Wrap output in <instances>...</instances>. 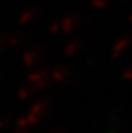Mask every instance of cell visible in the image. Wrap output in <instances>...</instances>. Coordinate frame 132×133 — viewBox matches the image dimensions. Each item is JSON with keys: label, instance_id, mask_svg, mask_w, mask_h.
Returning a JSON list of instances; mask_svg holds the SVG:
<instances>
[{"label": "cell", "instance_id": "1", "mask_svg": "<svg viewBox=\"0 0 132 133\" xmlns=\"http://www.w3.org/2000/svg\"><path fill=\"white\" fill-rule=\"evenodd\" d=\"M41 59H43V52L39 48H30L27 51H24L23 55H21V61L27 68H33V66L39 65L41 62Z\"/></svg>", "mask_w": 132, "mask_h": 133}, {"label": "cell", "instance_id": "2", "mask_svg": "<svg viewBox=\"0 0 132 133\" xmlns=\"http://www.w3.org/2000/svg\"><path fill=\"white\" fill-rule=\"evenodd\" d=\"M131 44H132V37L131 36H124V37H121V38H118L111 48V58H114V59L119 58V57L131 47Z\"/></svg>", "mask_w": 132, "mask_h": 133}, {"label": "cell", "instance_id": "3", "mask_svg": "<svg viewBox=\"0 0 132 133\" xmlns=\"http://www.w3.org/2000/svg\"><path fill=\"white\" fill-rule=\"evenodd\" d=\"M43 118H44V116H41V115L29 112L27 115L21 116V118L16 122V129H29V128H33V126L39 125V123L41 122Z\"/></svg>", "mask_w": 132, "mask_h": 133}, {"label": "cell", "instance_id": "4", "mask_svg": "<svg viewBox=\"0 0 132 133\" xmlns=\"http://www.w3.org/2000/svg\"><path fill=\"white\" fill-rule=\"evenodd\" d=\"M70 75H71V69L68 66L60 65L53 71H50V79H51V82H55V84H62L70 78Z\"/></svg>", "mask_w": 132, "mask_h": 133}, {"label": "cell", "instance_id": "5", "mask_svg": "<svg viewBox=\"0 0 132 133\" xmlns=\"http://www.w3.org/2000/svg\"><path fill=\"white\" fill-rule=\"evenodd\" d=\"M80 24V18L77 14H68L61 20V33L71 34Z\"/></svg>", "mask_w": 132, "mask_h": 133}, {"label": "cell", "instance_id": "6", "mask_svg": "<svg viewBox=\"0 0 132 133\" xmlns=\"http://www.w3.org/2000/svg\"><path fill=\"white\" fill-rule=\"evenodd\" d=\"M39 16V10L36 7H27L26 10H23L18 16V24L20 26H27V24L33 23Z\"/></svg>", "mask_w": 132, "mask_h": 133}, {"label": "cell", "instance_id": "7", "mask_svg": "<svg viewBox=\"0 0 132 133\" xmlns=\"http://www.w3.org/2000/svg\"><path fill=\"white\" fill-rule=\"evenodd\" d=\"M50 77V71L48 68H46V66H40V68L34 69V71H31L29 74V77H27V82L29 84H36V82L44 79V78H48Z\"/></svg>", "mask_w": 132, "mask_h": 133}, {"label": "cell", "instance_id": "8", "mask_svg": "<svg viewBox=\"0 0 132 133\" xmlns=\"http://www.w3.org/2000/svg\"><path fill=\"white\" fill-rule=\"evenodd\" d=\"M48 106H50L48 99H44V98H41V99H37L36 102L31 105L30 112L37 113V115H41V116H46V112H47V109H48Z\"/></svg>", "mask_w": 132, "mask_h": 133}, {"label": "cell", "instance_id": "9", "mask_svg": "<svg viewBox=\"0 0 132 133\" xmlns=\"http://www.w3.org/2000/svg\"><path fill=\"white\" fill-rule=\"evenodd\" d=\"M81 47H83V43H81L80 40L68 41V43L65 44V47H64V55L65 57H74L75 54L81 50Z\"/></svg>", "mask_w": 132, "mask_h": 133}, {"label": "cell", "instance_id": "10", "mask_svg": "<svg viewBox=\"0 0 132 133\" xmlns=\"http://www.w3.org/2000/svg\"><path fill=\"white\" fill-rule=\"evenodd\" d=\"M34 92H37V91L34 89V87L31 84L23 85V87H20L17 91V98H18V101H27L33 96Z\"/></svg>", "mask_w": 132, "mask_h": 133}, {"label": "cell", "instance_id": "11", "mask_svg": "<svg viewBox=\"0 0 132 133\" xmlns=\"http://www.w3.org/2000/svg\"><path fill=\"white\" fill-rule=\"evenodd\" d=\"M24 40L23 34H14V36H9L7 40V48H14V47L20 45Z\"/></svg>", "mask_w": 132, "mask_h": 133}, {"label": "cell", "instance_id": "12", "mask_svg": "<svg viewBox=\"0 0 132 133\" xmlns=\"http://www.w3.org/2000/svg\"><path fill=\"white\" fill-rule=\"evenodd\" d=\"M48 33L53 34V36L61 33V20H54V21H51V23H50V26H48Z\"/></svg>", "mask_w": 132, "mask_h": 133}, {"label": "cell", "instance_id": "13", "mask_svg": "<svg viewBox=\"0 0 132 133\" xmlns=\"http://www.w3.org/2000/svg\"><path fill=\"white\" fill-rule=\"evenodd\" d=\"M91 6L97 10H104L109 6V0H92L91 2Z\"/></svg>", "mask_w": 132, "mask_h": 133}, {"label": "cell", "instance_id": "14", "mask_svg": "<svg viewBox=\"0 0 132 133\" xmlns=\"http://www.w3.org/2000/svg\"><path fill=\"white\" fill-rule=\"evenodd\" d=\"M50 82H51V79H50V77H48V78H44V79L39 81V82H36V84H33V87H34V89H36L37 92H39V91L46 89V88L48 87Z\"/></svg>", "mask_w": 132, "mask_h": 133}, {"label": "cell", "instance_id": "15", "mask_svg": "<svg viewBox=\"0 0 132 133\" xmlns=\"http://www.w3.org/2000/svg\"><path fill=\"white\" fill-rule=\"evenodd\" d=\"M10 122H11L10 116H3V118H0V130H4L6 128H9Z\"/></svg>", "mask_w": 132, "mask_h": 133}, {"label": "cell", "instance_id": "16", "mask_svg": "<svg viewBox=\"0 0 132 133\" xmlns=\"http://www.w3.org/2000/svg\"><path fill=\"white\" fill-rule=\"evenodd\" d=\"M121 77H122V79H124V81H132V65L122 71Z\"/></svg>", "mask_w": 132, "mask_h": 133}, {"label": "cell", "instance_id": "17", "mask_svg": "<svg viewBox=\"0 0 132 133\" xmlns=\"http://www.w3.org/2000/svg\"><path fill=\"white\" fill-rule=\"evenodd\" d=\"M7 40H9V36L0 34V51H3V48L7 47Z\"/></svg>", "mask_w": 132, "mask_h": 133}, {"label": "cell", "instance_id": "18", "mask_svg": "<svg viewBox=\"0 0 132 133\" xmlns=\"http://www.w3.org/2000/svg\"><path fill=\"white\" fill-rule=\"evenodd\" d=\"M117 122H119V113H114L109 119V123H117Z\"/></svg>", "mask_w": 132, "mask_h": 133}, {"label": "cell", "instance_id": "19", "mask_svg": "<svg viewBox=\"0 0 132 133\" xmlns=\"http://www.w3.org/2000/svg\"><path fill=\"white\" fill-rule=\"evenodd\" d=\"M14 133H30V132H29V129H17V132H14Z\"/></svg>", "mask_w": 132, "mask_h": 133}, {"label": "cell", "instance_id": "20", "mask_svg": "<svg viewBox=\"0 0 132 133\" xmlns=\"http://www.w3.org/2000/svg\"><path fill=\"white\" fill-rule=\"evenodd\" d=\"M50 133H64V130L62 129H54V130H51Z\"/></svg>", "mask_w": 132, "mask_h": 133}, {"label": "cell", "instance_id": "21", "mask_svg": "<svg viewBox=\"0 0 132 133\" xmlns=\"http://www.w3.org/2000/svg\"><path fill=\"white\" fill-rule=\"evenodd\" d=\"M128 23H131V24H132V14L129 16V17H128Z\"/></svg>", "mask_w": 132, "mask_h": 133}, {"label": "cell", "instance_id": "22", "mask_svg": "<svg viewBox=\"0 0 132 133\" xmlns=\"http://www.w3.org/2000/svg\"><path fill=\"white\" fill-rule=\"evenodd\" d=\"M0 79H2V77H0Z\"/></svg>", "mask_w": 132, "mask_h": 133}]
</instances>
